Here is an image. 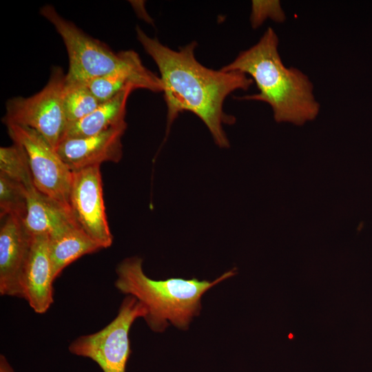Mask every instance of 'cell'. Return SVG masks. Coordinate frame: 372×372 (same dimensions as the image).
<instances>
[{
	"instance_id": "1",
	"label": "cell",
	"mask_w": 372,
	"mask_h": 372,
	"mask_svg": "<svg viewBox=\"0 0 372 372\" xmlns=\"http://www.w3.org/2000/svg\"><path fill=\"white\" fill-rule=\"evenodd\" d=\"M136 32L138 41L158 68L167 110L166 136L178 114L187 111L205 124L218 147H228L223 125L234 124L236 118L224 112L225 100L237 90L249 89L254 82L251 78L238 71L205 67L195 57L196 41L174 50L149 37L138 26Z\"/></svg>"
},
{
	"instance_id": "2",
	"label": "cell",
	"mask_w": 372,
	"mask_h": 372,
	"mask_svg": "<svg viewBox=\"0 0 372 372\" xmlns=\"http://www.w3.org/2000/svg\"><path fill=\"white\" fill-rule=\"evenodd\" d=\"M278 41L274 30L268 28L255 45L240 52L221 70L248 74L256 83L258 92L239 99L268 104L277 122L302 125L318 116L320 105L308 76L298 68L284 65Z\"/></svg>"
},
{
	"instance_id": "3",
	"label": "cell",
	"mask_w": 372,
	"mask_h": 372,
	"mask_svg": "<svg viewBox=\"0 0 372 372\" xmlns=\"http://www.w3.org/2000/svg\"><path fill=\"white\" fill-rule=\"evenodd\" d=\"M142 262L138 257L123 260L116 268L115 287L145 307L147 313L144 319L156 332L163 331L169 323L187 329L192 318L200 313L203 295L236 274L234 269L211 282L176 278L154 280L144 273Z\"/></svg>"
},
{
	"instance_id": "4",
	"label": "cell",
	"mask_w": 372,
	"mask_h": 372,
	"mask_svg": "<svg viewBox=\"0 0 372 372\" xmlns=\"http://www.w3.org/2000/svg\"><path fill=\"white\" fill-rule=\"evenodd\" d=\"M41 14L53 25L65 45L69 61L67 83H86L107 75L126 64L134 52H114L64 19L51 5L41 8Z\"/></svg>"
},
{
	"instance_id": "5",
	"label": "cell",
	"mask_w": 372,
	"mask_h": 372,
	"mask_svg": "<svg viewBox=\"0 0 372 372\" xmlns=\"http://www.w3.org/2000/svg\"><path fill=\"white\" fill-rule=\"evenodd\" d=\"M65 74L61 67H53L48 83L41 91L29 97L8 99L3 123L36 130L56 149L68 125L63 103Z\"/></svg>"
},
{
	"instance_id": "6",
	"label": "cell",
	"mask_w": 372,
	"mask_h": 372,
	"mask_svg": "<svg viewBox=\"0 0 372 372\" xmlns=\"http://www.w3.org/2000/svg\"><path fill=\"white\" fill-rule=\"evenodd\" d=\"M147 313L145 307L134 297L127 295L116 316L102 329L81 335L72 341L69 351L96 362L103 372H126L131 354L129 332L133 322Z\"/></svg>"
},
{
	"instance_id": "7",
	"label": "cell",
	"mask_w": 372,
	"mask_h": 372,
	"mask_svg": "<svg viewBox=\"0 0 372 372\" xmlns=\"http://www.w3.org/2000/svg\"><path fill=\"white\" fill-rule=\"evenodd\" d=\"M6 127L12 141L20 144L26 152L35 187L71 209L70 193L73 172L56 149L30 127L14 124Z\"/></svg>"
},
{
	"instance_id": "8",
	"label": "cell",
	"mask_w": 372,
	"mask_h": 372,
	"mask_svg": "<svg viewBox=\"0 0 372 372\" xmlns=\"http://www.w3.org/2000/svg\"><path fill=\"white\" fill-rule=\"evenodd\" d=\"M101 165L73 171L70 205L81 227L103 248L110 247L113 236L103 200Z\"/></svg>"
},
{
	"instance_id": "9",
	"label": "cell",
	"mask_w": 372,
	"mask_h": 372,
	"mask_svg": "<svg viewBox=\"0 0 372 372\" xmlns=\"http://www.w3.org/2000/svg\"><path fill=\"white\" fill-rule=\"evenodd\" d=\"M0 293L24 298L23 280L32 236L21 219L8 216L1 219Z\"/></svg>"
},
{
	"instance_id": "10",
	"label": "cell",
	"mask_w": 372,
	"mask_h": 372,
	"mask_svg": "<svg viewBox=\"0 0 372 372\" xmlns=\"http://www.w3.org/2000/svg\"><path fill=\"white\" fill-rule=\"evenodd\" d=\"M126 128L125 122L96 135L65 138L56 151L72 172L104 162L118 163L123 156L121 138Z\"/></svg>"
},
{
	"instance_id": "11",
	"label": "cell",
	"mask_w": 372,
	"mask_h": 372,
	"mask_svg": "<svg viewBox=\"0 0 372 372\" xmlns=\"http://www.w3.org/2000/svg\"><path fill=\"white\" fill-rule=\"evenodd\" d=\"M23 224L33 236L56 238L81 227L71 209L38 190L34 185L27 188V208Z\"/></svg>"
},
{
	"instance_id": "12",
	"label": "cell",
	"mask_w": 372,
	"mask_h": 372,
	"mask_svg": "<svg viewBox=\"0 0 372 372\" xmlns=\"http://www.w3.org/2000/svg\"><path fill=\"white\" fill-rule=\"evenodd\" d=\"M47 236H33L25 267L23 287L24 298L34 311L45 313L54 302L52 265Z\"/></svg>"
},
{
	"instance_id": "13",
	"label": "cell",
	"mask_w": 372,
	"mask_h": 372,
	"mask_svg": "<svg viewBox=\"0 0 372 372\" xmlns=\"http://www.w3.org/2000/svg\"><path fill=\"white\" fill-rule=\"evenodd\" d=\"M86 84L101 103L112 99L130 86L154 92H163L160 77L144 66L136 52L128 62L117 70L94 79Z\"/></svg>"
},
{
	"instance_id": "14",
	"label": "cell",
	"mask_w": 372,
	"mask_h": 372,
	"mask_svg": "<svg viewBox=\"0 0 372 372\" xmlns=\"http://www.w3.org/2000/svg\"><path fill=\"white\" fill-rule=\"evenodd\" d=\"M134 90L132 86L127 87L112 99L101 103L90 114L68 124L62 140L96 135L126 122L127 101Z\"/></svg>"
},
{
	"instance_id": "15",
	"label": "cell",
	"mask_w": 372,
	"mask_h": 372,
	"mask_svg": "<svg viewBox=\"0 0 372 372\" xmlns=\"http://www.w3.org/2000/svg\"><path fill=\"white\" fill-rule=\"evenodd\" d=\"M103 247L81 227L49 240V253L56 279L62 271L81 256L96 252Z\"/></svg>"
},
{
	"instance_id": "16",
	"label": "cell",
	"mask_w": 372,
	"mask_h": 372,
	"mask_svg": "<svg viewBox=\"0 0 372 372\" xmlns=\"http://www.w3.org/2000/svg\"><path fill=\"white\" fill-rule=\"evenodd\" d=\"M63 103L68 125L92 113L101 103L85 83H65Z\"/></svg>"
},
{
	"instance_id": "17",
	"label": "cell",
	"mask_w": 372,
	"mask_h": 372,
	"mask_svg": "<svg viewBox=\"0 0 372 372\" xmlns=\"http://www.w3.org/2000/svg\"><path fill=\"white\" fill-rule=\"evenodd\" d=\"M0 174L23 185L26 188L34 185L28 156L24 148L13 142L10 146L0 148Z\"/></svg>"
},
{
	"instance_id": "18",
	"label": "cell",
	"mask_w": 372,
	"mask_h": 372,
	"mask_svg": "<svg viewBox=\"0 0 372 372\" xmlns=\"http://www.w3.org/2000/svg\"><path fill=\"white\" fill-rule=\"evenodd\" d=\"M27 208V188L0 174L1 219L12 216L23 220Z\"/></svg>"
},
{
	"instance_id": "19",
	"label": "cell",
	"mask_w": 372,
	"mask_h": 372,
	"mask_svg": "<svg viewBox=\"0 0 372 372\" xmlns=\"http://www.w3.org/2000/svg\"><path fill=\"white\" fill-rule=\"evenodd\" d=\"M281 22L285 15L278 1H253L251 23L254 28L260 26L267 18Z\"/></svg>"
},
{
	"instance_id": "20",
	"label": "cell",
	"mask_w": 372,
	"mask_h": 372,
	"mask_svg": "<svg viewBox=\"0 0 372 372\" xmlns=\"http://www.w3.org/2000/svg\"><path fill=\"white\" fill-rule=\"evenodd\" d=\"M0 372H14L8 360L2 354L0 355Z\"/></svg>"
}]
</instances>
